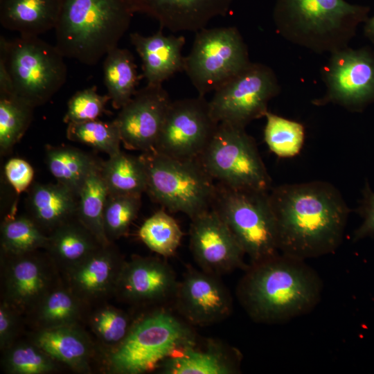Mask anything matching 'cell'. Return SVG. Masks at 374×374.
Instances as JSON below:
<instances>
[{"mask_svg": "<svg viewBox=\"0 0 374 374\" xmlns=\"http://www.w3.org/2000/svg\"><path fill=\"white\" fill-rule=\"evenodd\" d=\"M269 195L279 252L305 260L338 249L350 209L335 186L323 181L285 184Z\"/></svg>", "mask_w": 374, "mask_h": 374, "instance_id": "1", "label": "cell"}, {"mask_svg": "<svg viewBox=\"0 0 374 374\" xmlns=\"http://www.w3.org/2000/svg\"><path fill=\"white\" fill-rule=\"evenodd\" d=\"M236 296L254 321L272 324L310 312L321 299L322 283L304 260L278 253L251 263Z\"/></svg>", "mask_w": 374, "mask_h": 374, "instance_id": "2", "label": "cell"}, {"mask_svg": "<svg viewBox=\"0 0 374 374\" xmlns=\"http://www.w3.org/2000/svg\"><path fill=\"white\" fill-rule=\"evenodd\" d=\"M369 10L345 0H276L273 20L287 41L315 53H331L348 46Z\"/></svg>", "mask_w": 374, "mask_h": 374, "instance_id": "3", "label": "cell"}, {"mask_svg": "<svg viewBox=\"0 0 374 374\" xmlns=\"http://www.w3.org/2000/svg\"><path fill=\"white\" fill-rule=\"evenodd\" d=\"M134 13L130 0H62L55 46L64 57L94 65L118 46Z\"/></svg>", "mask_w": 374, "mask_h": 374, "instance_id": "4", "label": "cell"}, {"mask_svg": "<svg viewBox=\"0 0 374 374\" xmlns=\"http://www.w3.org/2000/svg\"><path fill=\"white\" fill-rule=\"evenodd\" d=\"M191 326L163 308L139 317L121 344L107 354L108 371L142 374L157 370L175 351L197 338Z\"/></svg>", "mask_w": 374, "mask_h": 374, "instance_id": "5", "label": "cell"}, {"mask_svg": "<svg viewBox=\"0 0 374 374\" xmlns=\"http://www.w3.org/2000/svg\"><path fill=\"white\" fill-rule=\"evenodd\" d=\"M147 170L146 192L170 213L190 220L211 208L216 183L199 159H178L154 150L142 152Z\"/></svg>", "mask_w": 374, "mask_h": 374, "instance_id": "6", "label": "cell"}, {"mask_svg": "<svg viewBox=\"0 0 374 374\" xmlns=\"http://www.w3.org/2000/svg\"><path fill=\"white\" fill-rule=\"evenodd\" d=\"M55 46L38 36L8 41L0 37V65L9 77L14 93L34 107L51 99L64 84L66 66Z\"/></svg>", "mask_w": 374, "mask_h": 374, "instance_id": "7", "label": "cell"}, {"mask_svg": "<svg viewBox=\"0 0 374 374\" xmlns=\"http://www.w3.org/2000/svg\"><path fill=\"white\" fill-rule=\"evenodd\" d=\"M269 193L234 189L216 183L211 208L229 229L251 263L280 253Z\"/></svg>", "mask_w": 374, "mask_h": 374, "instance_id": "8", "label": "cell"}, {"mask_svg": "<svg viewBox=\"0 0 374 374\" xmlns=\"http://www.w3.org/2000/svg\"><path fill=\"white\" fill-rule=\"evenodd\" d=\"M199 159L216 183L234 189L271 188V177L256 141L244 127L218 123Z\"/></svg>", "mask_w": 374, "mask_h": 374, "instance_id": "9", "label": "cell"}, {"mask_svg": "<svg viewBox=\"0 0 374 374\" xmlns=\"http://www.w3.org/2000/svg\"><path fill=\"white\" fill-rule=\"evenodd\" d=\"M247 46L236 27L204 28L197 32L184 69L198 95L215 91L249 63Z\"/></svg>", "mask_w": 374, "mask_h": 374, "instance_id": "10", "label": "cell"}, {"mask_svg": "<svg viewBox=\"0 0 374 374\" xmlns=\"http://www.w3.org/2000/svg\"><path fill=\"white\" fill-rule=\"evenodd\" d=\"M280 91L274 71L266 64L251 62L214 91L208 101L210 112L217 123L245 128L252 121L265 116L269 101Z\"/></svg>", "mask_w": 374, "mask_h": 374, "instance_id": "11", "label": "cell"}, {"mask_svg": "<svg viewBox=\"0 0 374 374\" xmlns=\"http://www.w3.org/2000/svg\"><path fill=\"white\" fill-rule=\"evenodd\" d=\"M321 73L326 91L314 105L332 103L360 112L374 103V49L347 46L332 52Z\"/></svg>", "mask_w": 374, "mask_h": 374, "instance_id": "12", "label": "cell"}, {"mask_svg": "<svg viewBox=\"0 0 374 374\" xmlns=\"http://www.w3.org/2000/svg\"><path fill=\"white\" fill-rule=\"evenodd\" d=\"M218 123L204 96L172 101L153 150L178 159H199Z\"/></svg>", "mask_w": 374, "mask_h": 374, "instance_id": "13", "label": "cell"}, {"mask_svg": "<svg viewBox=\"0 0 374 374\" xmlns=\"http://www.w3.org/2000/svg\"><path fill=\"white\" fill-rule=\"evenodd\" d=\"M1 294L22 315L30 313L62 278L45 253L35 251L21 255L1 254Z\"/></svg>", "mask_w": 374, "mask_h": 374, "instance_id": "14", "label": "cell"}, {"mask_svg": "<svg viewBox=\"0 0 374 374\" xmlns=\"http://www.w3.org/2000/svg\"><path fill=\"white\" fill-rule=\"evenodd\" d=\"M219 277L188 267L178 280L172 301L176 311L190 326L212 325L231 314L233 299Z\"/></svg>", "mask_w": 374, "mask_h": 374, "instance_id": "15", "label": "cell"}, {"mask_svg": "<svg viewBox=\"0 0 374 374\" xmlns=\"http://www.w3.org/2000/svg\"><path fill=\"white\" fill-rule=\"evenodd\" d=\"M189 241L195 262L206 272L220 276L249 266L242 248L212 208L191 219Z\"/></svg>", "mask_w": 374, "mask_h": 374, "instance_id": "16", "label": "cell"}, {"mask_svg": "<svg viewBox=\"0 0 374 374\" xmlns=\"http://www.w3.org/2000/svg\"><path fill=\"white\" fill-rule=\"evenodd\" d=\"M171 102L162 84L137 90L114 119L123 146L141 153L153 150Z\"/></svg>", "mask_w": 374, "mask_h": 374, "instance_id": "17", "label": "cell"}, {"mask_svg": "<svg viewBox=\"0 0 374 374\" xmlns=\"http://www.w3.org/2000/svg\"><path fill=\"white\" fill-rule=\"evenodd\" d=\"M178 280L170 265L159 257L134 256L125 260L114 295L136 306L173 299Z\"/></svg>", "mask_w": 374, "mask_h": 374, "instance_id": "18", "label": "cell"}, {"mask_svg": "<svg viewBox=\"0 0 374 374\" xmlns=\"http://www.w3.org/2000/svg\"><path fill=\"white\" fill-rule=\"evenodd\" d=\"M234 0H130L134 12L156 19L160 28L197 32L216 17L224 16Z\"/></svg>", "mask_w": 374, "mask_h": 374, "instance_id": "19", "label": "cell"}, {"mask_svg": "<svg viewBox=\"0 0 374 374\" xmlns=\"http://www.w3.org/2000/svg\"><path fill=\"white\" fill-rule=\"evenodd\" d=\"M124 262L112 242L101 246L62 276L64 282L89 305L114 295Z\"/></svg>", "mask_w": 374, "mask_h": 374, "instance_id": "20", "label": "cell"}, {"mask_svg": "<svg viewBox=\"0 0 374 374\" xmlns=\"http://www.w3.org/2000/svg\"><path fill=\"white\" fill-rule=\"evenodd\" d=\"M240 353L220 341L208 339L200 346L197 338L175 351L157 368L163 374H235Z\"/></svg>", "mask_w": 374, "mask_h": 374, "instance_id": "21", "label": "cell"}, {"mask_svg": "<svg viewBox=\"0 0 374 374\" xmlns=\"http://www.w3.org/2000/svg\"><path fill=\"white\" fill-rule=\"evenodd\" d=\"M131 43L142 62L143 75L147 84H162L175 73L184 71L182 35H165L160 28L150 36L138 33L130 34Z\"/></svg>", "mask_w": 374, "mask_h": 374, "instance_id": "22", "label": "cell"}, {"mask_svg": "<svg viewBox=\"0 0 374 374\" xmlns=\"http://www.w3.org/2000/svg\"><path fill=\"white\" fill-rule=\"evenodd\" d=\"M31 339L57 362L80 373L91 371L95 345L80 324L37 330Z\"/></svg>", "mask_w": 374, "mask_h": 374, "instance_id": "23", "label": "cell"}, {"mask_svg": "<svg viewBox=\"0 0 374 374\" xmlns=\"http://www.w3.org/2000/svg\"><path fill=\"white\" fill-rule=\"evenodd\" d=\"M78 196L65 186L35 183L26 198L28 216L47 235L76 217Z\"/></svg>", "mask_w": 374, "mask_h": 374, "instance_id": "24", "label": "cell"}, {"mask_svg": "<svg viewBox=\"0 0 374 374\" xmlns=\"http://www.w3.org/2000/svg\"><path fill=\"white\" fill-rule=\"evenodd\" d=\"M103 246L75 217L48 235L45 251L60 274L72 269Z\"/></svg>", "mask_w": 374, "mask_h": 374, "instance_id": "25", "label": "cell"}, {"mask_svg": "<svg viewBox=\"0 0 374 374\" xmlns=\"http://www.w3.org/2000/svg\"><path fill=\"white\" fill-rule=\"evenodd\" d=\"M62 0H0L1 26L20 36H38L55 28Z\"/></svg>", "mask_w": 374, "mask_h": 374, "instance_id": "26", "label": "cell"}, {"mask_svg": "<svg viewBox=\"0 0 374 374\" xmlns=\"http://www.w3.org/2000/svg\"><path fill=\"white\" fill-rule=\"evenodd\" d=\"M88 305L62 279L26 316L35 331L78 325Z\"/></svg>", "mask_w": 374, "mask_h": 374, "instance_id": "27", "label": "cell"}, {"mask_svg": "<svg viewBox=\"0 0 374 374\" xmlns=\"http://www.w3.org/2000/svg\"><path fill=\"white\" fill-rule=\"evenodd\" d=\"M103 76L112 107L121 109L136 92L141 78L132 53L118 46L111 50L103 62Z\"/></svg>", "mask_w": 374, "mask_h": 374, "instance_id": "28", "label": "cell"}, {"mask_svg": "<svg viewBox=\"0 0 374 374\" xmlns=\"http://www.w3.org/2000/svg\"><path fill=\"white\" fill-rule=\"evenodd\" d=\"M100 172L109 194L142 195L147 188V170L141 156L120 151L101 161Z\"/></svg>", "mask_w": 374, "mask_h": 374, "instance_id": "29", "label": "cell"}, {"mask_svg": "<svg viewBox=\"0 0 374 374\" xmlns=\"http://www.w3.org/2000/svg\"><path fill=\"white\" fill-rule=\"evenodd\" d=\"M45 161L57 182L78 196L91 168L98 163L91 154L68 145H46Z\"/></svg>", "mask_w": 374, "mask_h": 374, "instance_id": "30", "label": "cell"}, {"mask_svg": "<svg viewBox=\"0 0 374 374\" xmlns=\"http://www.w3.org/2000/svg\"><path fill=\"white\" fill-rule=\"evenodd\" d=\"M101 161L90 170L78 193L76 217L103 245L109 242L106 237L103 213L108 190L100 172Z\"/></svg>", "mask_w": 374, "mask_h": 374, "instance_id": "31", "label": "cell"}, {"mask_svg": "<svg viewBox=\"0 0 374 374\" xmlns=\"http://www.w3.org/2000/svg\"><path fill=\"white\" fill-rule=\"evenodd\" d=\"M34 107L12 91H0V151L8 153L30 126Z\"/></svg>", "mask_w": 374, "mask_h": 374, "instance_id": "32", "label": "cell"}, {"mask_svg": "<svg viewBox=\"0 0 374 374\" xmlns=\"http://www.w3.org/2000/svg\"><path fill=\"white\" fill-rule=\"evenodd\" d=\"M46 234L28 215L7 217L1 226V254L21 255L45 249Z\"/></svg>", "mask_w": 374, "mask_h": 374, "instance_id": "33", "label": "cell"}, {"mask_svg": "<svg viewBox=\"0 0 374 374\" xmlns=\"http://www.w3.org/2000/svg\"><path fill=\"white\" fill-rule=\"evenodd\" d=\"M55 360L32 339L17 340L3 351L2 366L10 374H47L57 370Z\"/></svg>", "mask_w": 374, "mask_h": 374, "instance_id": "34", "label": "cell"}, {"mask_svg": "<svg viewBox=\"0 0 374 374\" xmlns=\"http://www.w3.org/2000/svg\"><path fill=\"white\" fill-rule=\"evenodd\" d=\"M141 241L152 251L173 256L180 245L183 232L177 221L162 208L147 218L139 230Z\"/></svg>", "mask_w": 374, "mask_h": 374, "instance_id": "35", "label": "cell"}, {"mask_svg": "<svg viewBox=\"0 0 374 374\" xmlns=\"http://www.w3.org/2000/svg\"><path fill=\"white\" fill-rule=\"evenodd\" d=\"M265 117L264 140L270 151L280 158L299 154L305 141L303 125L269 111Z\"/></svg>", "mask_w": 374, "mask_h": 374, "instance_id": "36", "label": "cell"}, {"mask_svg": "<svg viewBox=\"0 0 374 374\" xmlns=\"http://www.w3.org/2000/svg\"><path fill=\"white\" fill-rule=\"evenodd\" d=\"M66 138L112 156L121 151V134L115 121L99 119L67 124Z\"/></svg>", "mask_w": 374, "mask_h": 374, "instance_id": "37", "label": "cell"}, {"mask_svg": "<svg viewBox=\"0 0 374 374\" xmlns=\"http://www.w3.org/2000/svg\"><path fill=\"white\" fill-rule=\"evenodd\" d=\"M134 321L125 311L105 305L91 314L89 323L98 341L108 354L118 347L127 335Z\"/></svg>", "mask_w": 374, "mask_h": 374, "instance_id": "38", "label": "cell"}, {"mask_svg": "<svg viewBox=\"0 0 374 374\" xmlns=\"http://www.w3.org/2000/svg\"><path fill=\"white\" fill-rule=\"evenodd\" d=\"M141 196L108 194L103 213V224L109 242H114L127 233L140 210Z\"/></svg>", "mask_w": 374, "mask_h": 374, "instance_id": "39", "label": "cell"}, {"mask_svg": "<svg viewBox=\"0 0 374 374\" xmlns=\"http://www.w3.org/2000/svg\"><path fill=\"white\" fill-rule=\"evenodd\" d=\"M109 101V96L99 94L96 86L80 90L68 101L63 121L69 124L98 119L107 112L105 107Z\"/></svg>", "mask_w": 374, "mask_h": 374, "instance_id": "40", "label": "cell"}, {"mask_svg": "<svg viewBox=\"0 0 374 374\" xmlns=\"http://www.w3.org/2000/svg\"><path fill=\"white\" fill-rule=\"evenodd\" d=\"M22 314L13 306L1 300L0 304V348L3 351L17 340Z\"/></svg>", "mask_w": 374, "mask_h": 374, "instance_id": "41", "label": "cell"}, {"mask_svg": "<svg viewBox=\"0 0 374 374\" xmlns=\"http://www.w3.org/2000/svg\"><path fill=\"white\" fill-rule=\"evenodd\" d=\"M4 174L16 193H21L30 186L34 177V170L26 160L11 158L5 164Z\"/></svg>", "mask_w": 374, "mask_h": 374, "instance_id": "42", "label": "cell"}, {"mask_svg": "<svg viewBox=\"0 0 374 374\" xmlns=\"http://www.w3.org/2000/svg\"><path fill=\"white\" fill-rule=\"evenodd\" d=\"M362 195L359 211L363 217V222L354 232L353 240H358L374 234V192L368 183L363 189Z\"/></svg>", "mask_w": 374, "mask_h": 374, "instance_id": "43", "label": "cell"}, {"mask_svg": "<svg viewBox=\"0 0 374 374\" xmlns=\"http://www.w3.org/2000/svg\"><path fill=\"white\" fill-rule=\"evenodd\" d=\"M364 35L374 44V15L364 22Z\"/></svg>", "mask_w": 374, "mask_h": 374, "instance_id": "44", "label": "cell"}]
</instances>
